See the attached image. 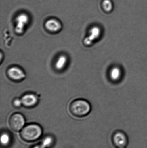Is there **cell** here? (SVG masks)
I'll use <instances>...</instances> for the list:
<instances>
[{"label": "cell", "mask_w": 147, "mask_h": 148, "mask_svg": "<svg viewBox=\"0 0 147 148\" xmlns=\"http://www.w3.org/2000/svg\"><path fill=\"white\" fill-rule=\"evenodd\" d=\"M103 6L106 11H110L113 8V4L110 0H104L103 2Z\"/></svg>", "instance_id": "14"}, {"label": "cell", "mask_w": 147, "mask_h": 148, "mask_svg": "<svg viewBox=\"0 0 147 148\" xmlns=\"http://www.w3.org/2000/svg\"><path fill=\"white\" fill-rule=\"evenodd\" d=\"M42 128L39 125L30 124L23 127L20 132L22 140L26 142H33L39 139L42 135Z\"/></svg>", "instance_id": "1"}, {"label": "cell", "mask_w": 147, "mask_h": 148, "mask_svg": "<svg viewBox=\"0 0 147 148\" xmlns=\"http://www.w3.org/2000/svg\"><path fill=\"white\" fill-rule=\"evenodd\" d=\"M8 77L13 81H20L25 79L26 74L23 70L17 66L10 67L7 70Z\"/></svg>", "instance_id": "4"}, {"label": "cell", "mask_w": 147, "mask_h": 148, "mask_svg": "<svg viewBox=\"0 0 147 148\" xmlns=\"http://www.w3.org/2000/svg\"><path fill=\"white\" fill-rule=\"evenodd\" d=\"M3 57V56L2 52H1V63L2 60V58Z\"/></svg>", "instance_id": "17"}, {"label": "cell", "mask_w": 147, "mask_h": 148, "mask_svg": "<svg viewBox=\"0 0 147 148\" xmlns=\"http://www.w3.org/2000/svg\"><path fill=\"white\" fill-rule=\"evenodd\" d=\"M101 33L99 27L97 26L92 27L90 29L88 36L84 40V44L86 46H91L94 42L99 39Z\"/></svg>", "instance_id": "5"}, {"label": "cell", "mask_w": 147, "mask_h": 148, "mask_svg": "<svg viewBox=\"0 0 147 148\" xmlns=\"http://www.w3.org/2000/svg\"><path fill=\"white\" fill-rule=\"evenodd\" d=\"M122 73V71L120 67L114 66L112 67L110 69L108 75L111 81L117 82L121 80Z\"/></svg>", "instance_id": "10"}, {"label": "cell", "mask_w": 147, "mask_h": 148, "mask_svg": "<svg viewBox=\"0 0 147 148\" xmlns=\"http://www.w3.org/2000/svg\"><path fill=\"white\" fill-rule=\"evenodd\" d=\"M113 143L118 148H125L128 144V138L125 133L117 131L114 134L112 138Z\"/></svg>", "instance_id": "6"}, {"label": "cell", "mask_w": 147, "mask_h": 148, "mask_svg": "<svg viewBox=\"0 0 147 148\" xmlns=\"http://www.w3.org/2000/svg\"><path fill=\"white\" fill-rule=\"evenodd\" d=\"M22 105L27 108L35 106L38 102L37 97L32 93H28L22 96L21 98Z\"/></svg>", "instance_id": "8"}, {"label": "cell", "mask_w": 147, "mask_h": 148, "mask_svg": "<svg viewBox=\"0 0 147 148\" xmlns=\"http://www.w3.org/2000/svg\"><path fill=\"white\" fill-rule=\"evenodd\" d=\"M71 114L76 117H81L87 115L91 110V106L89 102L84 99H77L72 101L70 105Z\"/></svg>", "instance_id": "2"}, {"label": "cell", "mask_w": 147, "mask_h": 148, "mask_svg": "<svg viewBox=\"0 0 147 148\" xmlns=\"http://www.w3.org/2000/svg\"><path fill=\"white\" fill-rule=\"evenodd\" d=\"M10 141L9 136L7 133L2 134L1 137V142L2 145L6 146L9 143Z\"/></svg>", "instance_id": "12"}, {"label": "cell", "mask_w": 147, "mask_h": 148, "mask_svg": "<svg viewBox=\"0 0 147 148\" xmlns=\"http://www.w3.org/2000/svg\"><path fill=\"white\" fill-rule=\"evenodd\" d=\"M28 21V17L26 14H21L19 15L16 19V32L19 34L23 33L25 27L27 24Z\"/></svg>", "instance_id": "7"}, {"label": "cell", "mask_w": 147, "mask_h": 148, "mask_svg": "<svg viewBox=\"0 0 147 148\" xmlns=\"http://www.w3.org/2000/svg\"><path fill=\"white\" fill-rule=\"evenodd\" d=\"M68 62V58L65 54H60L57 57L55 63L54 67L58 71H61L65 68Z\"/></svg>", "instance_id": "11"}, {"label": "cell", "mask_w": 147, "mask_h": 148, "mask_svg": "<svg viewBox=\"0 0 147 148\" xmlns=\"http://www.w3.org/2000/svg\"></svg>", "instance_id": "18"}, {"label": "cell", "mask_w": 147, "mask_h": 148, "mask_svg": "<svg viewBox=\"0 0 147 148\" xmlns=\"http://www.w3.org/2000/svg\"><path fill=\"white\" fill-rule=\"evenodd\" d=\"M45 27L49 32L56 33L61 29L62 26L58 21L55 19H51L46 22Z\"/></svg>", "instance_id": "9"}, {"label": "cell", "mask_w": 147, "mask_h": 148, "mask_svg": "<svg viewBox=\"0 0 147 148\" xmlns=\"http://www.w3.org/2000/svg\"><path fill=\"white\" fill-rule=\"evenodd\" d=\"M32 148H46L45 146H43L41 143L39 145H36L34 147H33Z\"/></svg>", "instance_id": "16"}, {"label": "cell", "mask_w": 147, "mask_h": 148, "mask_svg": "<svg viewBox=\"0 0 147 148\" xmlns=\"http://www.w3.org/2000/svg\"><path fill=\"white\" fill-rule=\"evenodd\" d=\"M10 129L14 132H19L24 127L25 119L24 116L20 113H15L9 117L8 121Z\"/></svg>", "instance_id": "3"}, {"label": "cell", "mask_w": 147, "mask_h": 148, "mask_svg": "<svg viewBox=\"0 0 147 148\" xmlns=\"http://www.w3.org/2000/svg\"><path fill=\"white\" fill-rule=\"evenodd\" d=\"M53 142V139L51 136H47L45 137L42 141L41 144L46 148H48L51 145Z\"/></svg>", "instance_id": "13"}, {"label": "cell", "mask_w": 147, "mask_h": 148, "mask_svg": "<svg viewBox=\"0 0 147 148\" xmlns=\"http://www.w3.org/2000/svg\"><path fill=\"white\" fill-rule=\"evenodd\" d=\"M13 104V105L16 108H20L22 105L21 100V99H18V98H16L14 100Z\"/></svg>", "instance_id": "15"}]
</instances>
